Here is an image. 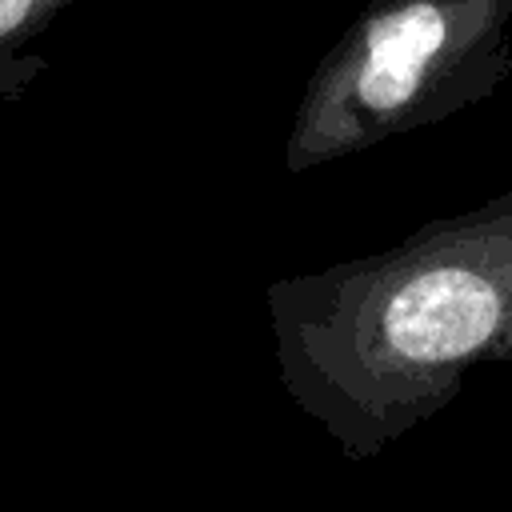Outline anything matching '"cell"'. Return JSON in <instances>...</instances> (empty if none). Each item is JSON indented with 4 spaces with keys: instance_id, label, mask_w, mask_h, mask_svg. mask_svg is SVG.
I'll return each mask as SVG.
<instances>
[{
    "instance_id": "3957f363",
    "label": "cell",
    "mask_w": 512,
    "mask_h": 512,
    "mask_svg": "<svg viewBox=\"0 0 512 512\" xmlns=\"http://www.w3.org/2000/svg\"><path fill=\"white\" fill-rule=\"evenodd\" d=\"M72 4L80 0H0V100L28 92L48 72L40 36Z\"/></svg>"
},
{
    "instance_id": "6da1fadb",
    "label": "cell",
    "mask_w": 512,
    "mask_h": 512,
    "mask_svg": "<svg viewBox=\"0 0 512 512\" xmlns=\"http://www.w3.org/2000/svg\"><path fill=\"white\" fill-rule=\"evenodd\" d=\"M276 376L344 460H372L512 364V192L400 244L268 284Z\"/></svg>"
},
{
    "instance_id": "7a4b0ae2",
    "label": "cell",
    "mask_w": 512,
    "mask_h": 512,
    "mask_svg": "<svg viewBox=\"0 0 512 512\" xmlns=\"http://www.w3.org/2000/svg\"><path fill=\"white\" fill-rule=\"evenodd\" d=\"M512 0H372L312 68L284 172L376 148L492 96L512 68Z\"/></svg>"
}]
</instances>
